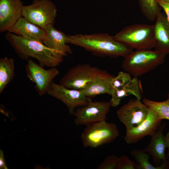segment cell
Masks as SVG:
<instances>
[{
    "label": "cell",
    "mask_w": 169,
    "mask_h": 169,
    "mask_svg": "<svg viewBox=\"0 0 169 169\" xmlns=\"http://www.w3.org/2000/svg\"><path fill=\"white\" fill-rule=\"evenodd\" d=\"M157 1L165 12L167 20L169 23V2H165L161 0H157Z\"/></svg>",
    "instance_id": "27"
},
{
    "label": "cell",
    "mask_w": 169,
    "mask_h": 169,
    "mask_svg": "<svg viewBox=\"0 0 169 169\" xmlns=\"http://www.w3.org/2000/svg\"><path fill=\"white\" fill-rule=\"evenodd\" d=\"M166 55L155 50H136L124 57L122 68L134 77H137L163 64Z\"/></svg>",
    "instance_id": "3"
},
{
    "label": "cell",
    "mask_w": 169,
    "mask_h": 169,
    "mask_svg": "<svg viewBox=\"0 0 169 169\" xmlns=\"http://www.w3.org/2000/svg\"><path fill=\"white\" fill-rule=\"evenodd\" d=\"M154 25V48L156 50L169 54V23L166 15L160 12Z\"/></svg>",
    "instance_id": "16"
},
{
    "label": "cell",
    "mask_w": 169,
    "mask_h": 169,
    "mask_svg": "<svg viewBox=\"0 0 169 169\" xmlns=\"http://www.w3.org/2000/svg\"><path fill=\"white\" fill-rule=\"evenodd\" d=\"M163 1L166 2H169V0H161Z\"/></svg>",
    "instance_id": "30"
},
{
    "label": "cell",
    "mask_w": 169,
    "mask_h": 169,
    "mask_svg": "<svg viewBox=\"0 0 169 169\" xmlns=\"http://www.w3.org/2000/svg\"><path fill=\"white\" fill-rule=\"evenodd\" d=\"M46 33L47 39L44 44L49 48L61 53L64 56L72 51L67 44V35L62 31L56 29L53 25H49L44 29Z\"/></svg>",
    "instance_id": "17"
},
{
    "label": "cell",
    "mask_w": 169,
    "mask_h": 169,
    "mask_svg": "<svg viewBox=\"0 0 169 169\" xmlns=\"http://www.w3.org/2000/svg\"><path fill=\"white\" fill-rule=\"evenodd\" d=\"M142 102L153 110L161 120H169V93L167 99L163 101H156L145 98Z\"/></svg>",
    "instance_id": "23"
},
{
    "label": "cell",
    "mask_w": 169,
    "mask_h": 169,
    "mask_svg": "<svg viewBox=\"0 0 169 169\" xmlns=\"http://www.w3.org/2000/svg\"><path fill=\"white\" fill-rule=\"evenodd\" d=\"M140 100L136 98L131 100L117 111V115L126 130L137 127L148 116L150 108Z\"/></svg>",
    "instance_id": "10"
},
{
    "label": "cell",
    "mask_w": 169,
    "mask_h": 169,
    "mask_svg": "<svg viewBox=\"0 0 169 169\" xmlns=\"http://www.w3.org/2000/svg\"><path fill=\"white\" fill-rule=\"evenodd\" d=\"M119 136L117 125L105 120L86 126L81 139L84 148H95L113 141Z\"/></svg>",
    "instance_id": "5"
},
{
    "label": "cell",
    "mask_w": 169,
    "mask_h": 169,
    "mask_svg": "<svg viewBox=\"0 0 169 169\" xmlns=\"http://www.w3.org/2000/svg\"><path fill=\"white\" fill-rule=\"evenodd\" d=\"M47 94L62 102L69 113L73 114L77 108L88 103V98L81 90L66 88L60 84L52 83Z\"/></svg>",
    "instance_id": "11"
},
{
    "label": "cell",
    "mask_w": 169,
    "mask_h": 169,
    "mask_svg": "<svg viewBox=\"0 0 169 169\" xmlns=\"http://www.w3.org/2000/svg\"><path fill=\"white\" fill-rule=\"evenodd\" d=\"M113 77L106 71L97 68L92 81L86 88L81 90L88 97L105 94L111 95L112 91L111 82Z\"/></svg>",
    "instance_id": "15"
},
{
    "label": "cell",
    "mask_w": 169,
    "mask_h": 169,
    "mask_svg": "<svg viewBox=\"0 0 169 169\" xmlns=\"http://www.w3.org/2000/svg\"><path fill=\"white\" fill-rule=\"evenodd\" d=\"M141 87L140 82L137 77H134L124 86L112 92L110 101L111 106H118L123 98L130 95L141 100L142 97Z\"/></svg>",
    "instance_id": "19"
},
{
    "label": "cell",
    "mask_w": 169,
    "mask_h": 169,
    "mask_svg": "<svg viewBox=\"0 0 169 169\" xmlns=\"http://www.w3.org/2000/svg\"><path fill=\"white\" fill-rule=\"evenodd\" d=\"M132 79L131 75L127 72L120 71L118 75L113 77L111 82L112 91L119 90L129 82Z\"/></svg>",
    "instance_id": "24"
},
{
    "label": "cell",
    "mask_w": 169,
    "mask_h": 169,
    "mask_svg": "<svg viewBox=\"0 0 169 169\" xmlns=\"http://www.w3.org/2000/svg\"><path fill=\"white\" fill-rule=\"evenodd\" d=\"M25 69L28 79L35 84V89L40 96L47 93L53 79L59 73L55 67L45 69L43 67L29 59Z\"/></svg>",
    "instance_id": "9"
},
{
    "label": "cell",
    "mask_w": 169,
    "mask_h": 169,
    "mask_svg": "<svg viewBox=\"0 0 169 169\" xmlns=\"http://www.w3.org/2000/svg\"><path fill=\"white\" fill-rule=\"evenodd\" d=\"M119 157L112 154L106 157L97 166V169H117Z\"/></svg>",
    "instance_id": "25"
},
{
    "label": "cell",
    "mask_w": 169,
    "mask_h": 169,
    "mask_svg": "<svg viewBox=\"0 0 169 169\" xmlns=\"http://www.w3.org/2000/svg\"><path fill=\"white\" fill-rule=\"evenodd\" d=\"M66 43L82 47L99 55L124 57L132 49L118 41L107 33L67 35Z\"/></svg>",
    "instance_id": "2"
},
{
    "label": "cell",
    "mask_w": 169,
    "mask_h": 169,
    "mask_svg": "<svg viewBox=\"0 0 169 169\" xmlns=\"http://www.w3.org/2000/svg\"><path fill=\"white\" fill-rule=\"evenodd\" d=\"M165 125L160 126L151 136V141L144 150L155 161H166L165 151L167 146L163 131Z\"/></svg>",
    "instance_id": "18"
},
{
    "label": "cell",
    "mask_w": 169,
    "mask_h": 169,
    "mask_svg": "<svg viewBox=\"0 0 169 169\" xmlns=\"http://www.w3.org/2000/svg\"><path fill=\"white\" fill-rule=\"evenodd\" d=\"M141 10L144 17L151 22L156 20L161 9L157 0H138Z\"/></svg>",
    "instance_id": "22"
},
{
    "label": "cell",
    "mask_w": 169,
    "mask_h": 169,
    "mask_svg": "<svg viewBox=\"0 0 169 169\" xmlns=\"http://www.w3.org/2000/svg\"><path fill=\"white\" fill-rule=\"evenodd\" d=\"M111 106L110 102L94 101L88 97V103L77 108L73 114L74 123L76 125L86 126L106 120Z\"/></svg>",
    "instance_id": "7"
},
{
    "label": "cell",
    "mask_w": 169,
    "mask_h": 169,
    "mask_svg": "<svg viewBox=\"0 0 169 169\" xmlns=\"http://www.w3.org/2000/svg\"><path fill=\"white\" fill-rule=\"evenodd\" d=\"M161 120L150 109L146 119L137 127L126 130L124 140L128 144L136 143L147 136H151L160 126Z\"/></svg>",
    "instance_id": "12"
},
{
    "label": "cell",
    "mask_w": 169,
    "mask_h": 169,
    "mask_svg": "<svg viewBox=\"0 0 169 169\" xmlns=\"http://www.w3.org/2000/svg\"><path fill=\"white\" fill-rule=\"evenodd\" d=\"M5 38L18 56L23 59L35 58L43 67H56L63 61V54L43 43L23 38L9 32L6 34Z\"/></svg>",
    "instance_id": "1"
},
{
    "label": "cell",
    "mask_w": 169,
    "mask_h": 169,
    "mask_svg": "<svg viewBox=\"0 0 169 169\" xmlns=\"http://www.w3.org/2000/svg\"><path fill=\"white\" fill-rule=\"evenodd\" d=\"M97 69L88 64H77L67 72L59 84L68 89L82 90L92 81Z\"/></svg>",
    "instance_id": "8"
},
{
    "label": "cell",
    "mask_w": 169,
    "mask_h": 169,
    "mask_svg": "<svg viewBox=\"0 0 169 169\" xmlns=\"http://www.w3.org/2000/svg\"></svg>",
    "instance_id": "32"
},
{
    "label": "cell",
    "mask_w": 169,
    "mask_h": 169,
    "mask_svg": "<svg viewBox=\"0 0 169 169\" xmlns=\"http://www.w3.org/2000/svg\"><path fill=\"white\" fill-rule=\"evenodd\" d=\"M23 3L21 0H0V32L13 27L22 17Z\"/></svg>",
    "instance_id": "13"
},
{
    "label": "cell",
    "mask_w": 169,
    "mask_h": 169,
    "mask_svg": "<svg viewBox=\"0 0 169 169\" xmlns=\"http://www.w3.org/2000/svg\"><path fill=\"white\" fill-rule=\"evenodd\" d=\"M165 139L167 148L168 150V155L169 156V130L166 135L165 136Z\"/></svg>",
    "instance_id": "29"
},
{
    "label": "cell",
    "mask_w": 169,
    "mask_h": 169,
    "mask_svg": "<svg viewBox=\"0 0 169 169\" xmlns=\"http://www.w3.org/2000/svg\"><path fill=\"white\" fill-rule=\"evenodd\" d=\"M0 169H8L4 161L3 152L1 150L0 151Z\"/></svg>",
    "instance_id": "28"
},
{
    "label": "cell",
    "mask_w": 169,
    "mask_h": 169,
    "mask_svg": "<svg viewBox=\"0 0 169 169\" xmlns=\"http://www.w3.org/2000/svg\"><path fill=\"white\" fill-rule=\"evenodd\" d=\"M168 168H169V163H168Z\"/></svg>",
    "instance_id": "31"
},
{
    "label": "cell",
    "mask_w": 169,
    "mask_h": 169,
    "mask_svg": "<svg viewBox=\"0 0 169 169\" xmlns=\"http://www.w3.org/2000/svg\"><path fill=\"white\" fill-rule=\"evenodd\" d=\"M114 37L132 49H151L154 48V25H131L125 27Z\"/></svg>",
    "instance_id": "4"
},
{
    "label": "cell",
    "mask_w": 169,
    "mask_h": 169,
    "mask_svg": "<svg viewBox=\"0 0 169 169\" xmlns=\"http://www.w3.org/2000/svg\"><path fill=\"white\" fill-rule=\"evenodd\" d=\"M131 156L136 161V169H166L169 168L167 161L162 162L160 166H154L149 162L150 155L144 150L133 149L131 151Z\"/></svg>",
    "instance_id": "21"
},
{
    "label": "cell",
    "mask_w": 169,
    "mask_h": 169,
    "mask_svg": "<svg viewBox=\"0 0 169 169\" xmlns=\"http://www.w3.org/2000/svg\"><path fill=\"white\" fill-rule=\"evenodd\" d=\"M27 39L43 43L47 39L45 30L22 17L8 31Z\"/></svg>",
    "instance_id": "14"
},
{
    "label": "cell",
    "mask_w": 169,
    "mask_h": 169,
    "mask_svg": "<svg viewBox=\"0 0 169 169\" xmlns=\"http://www.w3.org/2000/svg\"><path fill=\"white\" fill-rule=\"evenodd\" d=\"M14 60L5 57L0 59V93L13 80L15 75Z\"/></svg>",
    "instance_id": "20"
},
{
    "label": "cell",
    "mask_w": 169,
    "mask_h": 169,
    "mask_svg": "<svg viewBox=\"0 0 169 169\" xmlns=\"http://www.w3.org/2000/svg\"><path fill=\"white\" fill-rule=\"evenodd\" d=\"M136 163L125 155L120 157L117 169H136Z\"/></svg>",
    "instance_id": "26"
},
{
    "label": "cell",
    "mask_w": 169,
    "mask_h": 169,
    "mask_svg": "<svg viewBox=\"0 0 169 169\" xmlns=\"http://www.w3.org/2000/svg\"><path fill=\"white\" fill-rule=\"evenodd\" d=\"M57 11L56 6L50 0H34L31 4L23 6L22 17L44 29L54 24Z\"/></svg>",
    "instance_id": "6"
}]
</instances>
